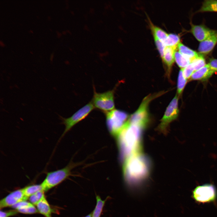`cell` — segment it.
Masks as SVG:
<instances>
[{
  "label": "cell",
  "mask_w": 217,
  "mask_h": 217,
  "mask_svg": "<svg viewBox=\"0 0 217 217\" xmlns=\"http://www.w3.org/2000/svg\"><path fill=\"white\" fill-rule=\"evenodd\" d=\"M123 166L124 179L131 192L140 189L148 178L151 169V162L148 157L142 152L126 159Z\"/></svg>",
  "instance_id": "obj_1"
},
{
  "label": "cell",
  "mask_w": 217,
  "mask_h": 217,
  "mask_svg": "<svg viewBox=\"0 0 217 217\" xmlns=\"http://www.w3.org/2000/svg\"><path fill=\"white\" fill-rule=\"evenodd\" d=\"M143 128L130 123L128 120L117 138L122 157L126 159L142 152Z\"/></svg>",
  "instance_id": "obj_2"
},
{
  "label": "cell",
  "mask_w": 217,
  "mask_h": 217,
  "mask_svg": "<svg viewBox=\"0 0 217 217\" xmlns=\"http://www.w3.org/2000/svg\"><path fill=\"white\" fill-rule=\"evenodd\" d=\"M77 165L70 162L61 169L47 172L45 178L41 184L43 190L44 192L48 190L72 175V169Z\"/></svg>",
  "instance_id": "obj_3"
},
{
  "label": "cell",
  "mask_w": 217,
  "mask_h": 217,
  "mask_svg": "<svg viewBox=\"0 0 217 217\" xmlns=\"http://www.w3.org/2000/svg\"><path fill=\"white\" fill-rule=\"evenodd\" d=\"M162 92L154 94H150L145 97L139 107L129 117V122L137 125L143 129L147 126L149 121L148 107L149 102L153 99L164 93Z\"/></svg>",
  "instance_id": "obj_4"
},
{
  "label": "cell",
  "mask_w": 217,
  "mask_h": 217,
  "mask_svg": "<svg viewBox=\"0 0 217 217\" xmlns=\"http://www.w3.org/2000/svg\"><path fill=\"white\" fill-rule=\"evenodd\" d=\"M105 113L109 131L112 136L117 138L128 120V115L124 111L115 109Z\"/></svg>",
  "instance_id": "obj_5"
},
{
  "label": "cell",
  "mask_w": 217,
  "mask_h": 217,
  "mask_svg": "<svg viewBox=\"0 0 217 217\" xmlns=\"http://www.w3.org/2000/svg\"><path fill=\"white\" fill-rule=\"evenodd\" d=\"M115 89L102 93L96 92L94 89L91 102L94 108L105 112L115 109Z\"/></svg>",
  "instance_id": "obj_6"
},
{
  "label": "cell",
  "mask_w": 217,
  "mask_h": 217,
  "mask_svg": "<svg viewBox=\"0 0 217 217\" xmlns=\"http://www.w3.org/2000/svg\"><path fill=\"white\" fill-rule=\"evenodd\" d=\"M94 108L92 102H90L69 118H65L59 115L62 121L61 123L65 126L64 131L60 139L62 138L76 124L86 118Z\"/></svg>",
  "instance_id": "obj_7"
},
{
  "label": "cell",
  "mask_w": 217,
  "mask_h": 217,
  "mask_svg": "<svg viewBox=\"0 0 217 217\" xmlns=\"http://www.w3.org/2000/svg\"><path fill=\"white\" fill-rule=\"evenodd\" d=\"M192 197L198 203H206L214 201L217 192L212 184H206L197 186L193 191Z\"/></svg>",
  "instance_id": "obj_8"
},
{
  "label": "cell",
  "mask_w": 217,
  "mask_h": 217,
  "mask_svg": "<svg viewBox=\"0 0 217 217\" xmlns=\"http://www.w3.org/2000/svg\"><path fill=\"white\" fill-rule=\"evenodd\" d=\"M178 97L177 93L167 108L159 126V128L162 131H166L169 124L178 116Z\"/></svg>",
  "instance_id": "obj_9"
},
{
  "label": "cell",
  "mask_w": 217,
  "mask_h": 217,
  "mask_svg": "<svg viewBox=\"0 0 217 217\" xmlns=\"http://www.w3.org/2000/svg\"><path fill=\"white\" fill-rule=\"evenodd\" d=\"M28 199L24 196L23 189H21L11 193L0 201V208L12 207L17 203Z\"/></svg>",
  "instance_id": "obj_10"
},
{
  "label": "cell",
  "mask_w": 217,
  "mask_h": 217,
  "mask_svg": "<svg viewBox=\"0 0 217 217\" xmlns=\"http://www.w3.org/2000/svg\"><path fill=\"white\" fill-rule=\"evenodd\" d=\"M190 31L197 40L201 42L216 33L217 31L211 29L203 25L192 24Z\"/></svg>",
  "instance_id": "obj_11"
},
{
  "label": "cell",
  "mask_w": 217,
  "mask_h": 217,
  "mask_svg": "<svg viewBox=\"0 0 217 217\" xmlns=\"http://www.w3.org/2000/svg\"><path fill=\"white\" fill-rule=\"evenodd\" d=\"M217 43V32L204 41L199 46V53L203 55H207L213 49Z\"/></svg>",
  "instance_id": "obj_12"
},
{
  "label": "cell",
  "mask_w": 217,
  "mask_h": 217,
  "mask_svg": "<svg viewBox=\"0 0 217 217\" xmlns=\"http://www.w3.org/2000/svg\"><path fill=\"white\" fill-rule=\"evenodd\" d=\"M177 49L169 46L165 47L162 59L166 66L168 76L170 75L171 68L175 61V53Z\"/></svg>",
  "instance_id": "obj_13"
},
{
  "label": "cell",
  "mask_w": 217,
  "mask_h": 217,
  "mask_svg": "<svg viewBox=\"0 0 217 217\" xmlns=\"http://www.w3.org/2000/svg\"><path fill=\"white\" fill-rule=\"evenodd\" d=\"M214 73L207 64L200 69L195 71L189 79L205 81L209 78Z\"/></svg>",
  "instance_id": "obj_14"
},
{
  "label": "cell",
  "mask_w": 217,
  "mask_h": 217,
  "mask_svg": "<svg viewBox=\"0 0 217 217\" xmlns=\"http://www.w3.org/2000/svg\"><path fill=\"white\" fill-rule=\"evenodd\" d=\"M36 206L38 212L46 217H52V210L45 196Z\"/></svg>",
  "instance_id": "obj_15"
},
{
  "label": "cell",
  "mask_w": 217,
  "mask_h": 217,
  "mask_svg": "<svg viewBox=\"0 0 217 217\" xmlns=\"http://www.w3.org/2000/svg\"><path fill=\"white\" fill-rule=\"evenodd\" d=\"M178 49L183 55L190 60L191 62L200 54L199 53L191 49L181 42L179 44Z\"/></svg>",
  "instance_id": "obj_16"
},
{
  "label": "cell",
  "mask_w": 217,
  "mask_h": 217,
  "mask_svg": "<svg viewBox=\"0 0 217 217\" xmlns=\"http://www.w3.org/2000/svg\"><path fill=\"white\" fill-rule=\"evenodd\" d=\"M109 197L105 200H102L99 196H96V204L95 208L92 213V217H100L105 203Z\"/></svg>",
  "instance_id": "obj_17"
},
{
  "label": "cell",
  "mask_w": 217,
  "mask_h": 217,
  "mask_svg": "<svg viewBox=\"0 0 217 217\" xmlns=\"http://www.w3.org/2000/svg\"><path fill=\"white\" fill-rule=\"evenodd\" d=\"M198 11L217 12V0H205L203 2L202 6Z\"/></svg>",
  "instance_id": "obj_18"
},
{
  "label": "cell",
  "mask_w": 217,
  "mask_h": 217,
  "mask_svg": "<svg viewBox=\"0 0 217 217\" xmlns=\"http://www.w3.org/2000/svg\"><path fill=\"white\" fill-rule=\"evenodd\" d=\"M149 22L153 34L155 35L163 42L167 38L168 34L160 27L154 25L149 20Z\"/></svg>",
  "instance_id": "obj_19"
},
{
  "label": "cell",
  "mask_w": 217,
  "mask_h": 217,
  "mask_svg": "<svg viewBox=\"0 0 217 217\" xmlns=\"http://www.w3.org/2000/svg\"><path fill=\"white\" fill-rule=\"evenodd\" d=\"M181 42L179 36L176 34L170 33L166 40L163 42L165 46H169L178 49L179 44Z\"/></svg>",
  "instance_id": "obj_20"
},
{
  "label": "cell",
  "mask_w": 217,
  "mask_h": 217,
  "mask_svg": "<svg viewBox=\"0 0 217 217\" xmlns=\"http://www.w3.org/2000/svg\"><path fill=\"white\" fill-rule=\"evenodd\" d=\"M175 61L181 68H185L191 63V61L183 55L178 51V49L175 53Z\"/></svg>",
  "instance_id": "obj_21"
},
{
  "label": "cell",
  "mask_w": 217,
  "mask_h": 217,
  "mask_svg": "<svg viewBox=\"0 0 217 217\" xmlns=\"http://www.w3.org/2000/svg\"><path fill=\"white\" fill-rule=\"evenodd\" d=\"M23 189L24 196L28 199L30 196L37 192L43 190L41 184L29 185Z\"/></svg>",
  "instance_id": "obj_22"
},
{
  "label": "cell",
  "mask_w": 217,
  "mask_h": 217,
  "mask_svg": "<svg viewBox=\"0 0 217 217\" xmlns=\"http://www.w3.org/2000/svg\"><path fill=\"white\" fill-rule=\"evenodd\" d=\"M187 81L183 74V68H181L178 74V83L177 94L178 96L181 95L186 85Z\"/></svg>",
  "instance_id": "obj_23"
},
{
  "label": "cell",
  "mask_w": 217,
  "mask_h": 217,
  "mask_svg": "<svg viewBox=\"0 0 217 217\" xmlns=\"http://www.w3.org/2000/svg\"><path fill=\"white\" fill-rule=\"evenodd\" d=\"M191 63L195 71L200 69L206 64L203 55L200 53L199 56L193 60Z\"/></svg>",
  "instance_id": "obj_24"
},
{
  "label": "cell",
  "mask_w": 217,
  "mask_h": 217,
  "mask_svg": "<svg viewBox=\"0 0 217 217\" xmlns=\"http://www.w3.org/2000/svg\"><path fill=\"white\" fill-rule=\"evenodd\" d=\"M44 192V191L41 190L31 195L29 198L30 202L33 205L36 206L45 196Z\"/></svg>",
  "instance_id": "obj_25"
},
{
  "label": "cell",
  "mask_w": 217,
  "mask_h": 217,
  "mask_svg": "<svg viewBox=\"0 0 217 217\" xmlns=\"http://www.w3.org/2000/svg\"><path fill=\"white\" fill-rule=\"evenodd\" d=\"M17 211L20 213L25 214H32L38 212L37 208L32 204Z\"/></svg>",
  "instance_id": "obj_26"
},
{
  "label": "cell",
  "mask_w": 217,
  "mask_h": 217,
  "mask_svg": "<svg viewBox=\"0 0 217 217\" xmlns=\"http://www.w3.org/2000/svg\"><path fill=\"white\" fill-rule=\"evenodd\" d=\"M153 35L157 49L162 58L164 55V51L165 46L163 42L159 39L155 35Z\"/></svg>",
  "instance_id": "obj_27"
},
{
  "label": "cell",
  "mask_w": 217,
  "mask_h": 217,
  "mask_svg": "<svg viewBox=\"0 0 217 217\" xmlns=\"http://www.w3.org/2000/svg\"><path fill=\"white\" fill-rule=\"evenodd\" d=\"M195 71L193 67L190 63L183 68V73L185 78L187 80L190 79L192 74Z\"/></svg>",
  "instance_id": "obj_28"
},
{
  "label": "cell",
  "mask_w": 217,
  "mask_h": 217,
  "mask_svg": "<svg viewBox=\"0 0 217 217\" xmlns=\"http://www.w3.org/2000/svg\"><path fill=\"white\" fill-rule=\"evenodd\" d=\"M208 64L214 73L217 72V59H211Z\"/></svg>",
  "instance_id": "obj_29"
},
{
  "label": "cell",
  "mask_w": 217,
  "mask_h": 217,
  "mask_svg": "<svg viewBox=\"0 0 217 217\" xmlns=\"http://www.w3.org/2000/svg\"><path fill=\"white\" fill-rule=\"evenodd\" d=\"M17 211H10L8 212L0 211V217H8L16 214L17 212Z\"/></svg>",
  "instance_id": "obj_30"
},
{
  "label": "cell",
  "mask_w": 217,
  "mask_h": 217,
  "mask_svg": "<svg viewBox=\"0 0 217 217\" xmlns=\"http://www.w3.org/2000/svg\"><path fill=\"white\" fill-rule=\"evenodd\" d=\"M100 57H102L103 56H105L109 55V52L107 51L101 53L99 52L98 53Z\"/></svg>",
  "instance_id": "obj_31"
},
{
  "label": "cell",
  "mask_w": 217,
  "mask_h": 217,
  "mask_svg": "<svg viewBox=\"0 0 217 217\" xmlns=\"http://www.w3.org/2000/svg\"><path fill=\"white\" fill-rule=\"evenodd\" d=\"M84 217H92V213Z\"/></svg>",
  "instance_id": "obj_32"
},
{
  "label": "cell",
  "mask_w": 217,
  "mask_h": 217,
  "mask_svg": "<svg viewBox=\"0 0 217 217\" xmlns=\"http://www.w3.org/2000/svg\"><path fill=\"white\" fill-rule=\"evenodd\" d=\"M84 27L85 28V29H86V30H88L87 29H88V26L86 25H85L84 26Z\"/></svg>",
  "instance_id": "obj_33"
},
{
  "label": "cell",
  "mask_w": 217,
  "mask_h": 217,
  "mask_svg": "<svg viewBox=\"0 0 217 217\" xmlns=\"http://www.w3.org/2000/svg\"><path fill=\"white\" fill-rule=\"evenodd\" d=\"M71 12L72 14L74 15V13L73 11H71Z\"/></svg>",
  "instance_id": "obj_34"
}]
</instances>
